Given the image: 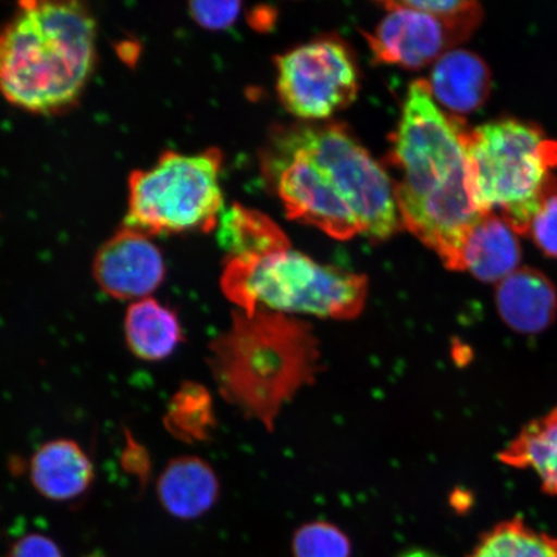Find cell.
<instances>
[{"mask_svg":"<svg viewBox=\"0 0 557 557\" xmlns=\"http://www.w3.org/2000/svg\"><path fill=\"white\" fill-rule=\"evenodd\" d=\"M468 132L461 117L438 107L429 82L418 79L404 100L388 157L399 173L394 186L401 225L453 271H459L466 235L484 214L470 187Z\"/></svg>","mask_w":557,"mask_h":557,"instance_id":"1","label":"cell"},{"mask_svg":"<svg viewBox=\"0 0 557 557\" xmlns=\"http://www.w3.org/2000/svg\"><path fill=\"white\" fill-rule=\"evenodd\" d=\"M208 366L222 398L273 431L285 404L317 381L322 352L315 331L304 320L268 310L236 311L228 330L209 345Z\"/></svg>","mask_w":557,"mask_h":557,"instance_id":"2","label":"cell"},{"mask_svg":"<svg viewBox=\"0 0 557 557\" xmlns=\"http://www.w3.org/2000/svg\"><path fill=\"white\" fill-rule=\"evenodd\" d=\"M96 20L79 2H23L0 27V95L52 114L72 107L96 65Z\"/></svg>","mask_w":557,"mask_h":557,"instance_id":"3","label":"cell"},{"mask_svg":"<svg viewBox=\"0 0 557 557\" xmlns=\"http://www.w3.org/2000/svg\"><path fill=\"white\" fill-rule=\"evenodd\" d=\"M469 180L480 211L497 213L518 234L557 191V143L539 125L505 117L469 131Z\"/></svg>","mask_w":557,"mask_h":557,"instance_id":"4","label":"cell"},{"mask_svg":"<svg viewBox=\"0 0 557 557\" xmlns=\"http://www.w3.org/2000/svg\"><path fill=\"white\" fill-rule=\"evenodd\" d=\"M221 289L239 311L351 320L368 298L364 275L329 267L288 248L260 257H228Z\"/></svg>","mask_w":557,"mask_h":557,"instance_id":"5","label":"cell"},{"mask_svg":"<svg viewBox=\"0 0 557 557\" xmlns=\"http://www.w3.org/2000/svg\"><path fill=\"white\" fill-rule=\"evenodd\" d=\"M218 149L198 154L166 151L128 184L124 226L146 235L211 232L224 212Z\"/></svg>","mask_w":557,"mask_h":557,"instance_id":"6","label":"cell"},{"mask_svg":"<svg viewBox=\"0 0 557 557\" xmlns=\"http://www.w3.org/2000/svg\"><path fill=\"white\" fill-rule=\"evenodd\" d=\"M277 148L301 151L325 172L351 208L361 233L383 240L398 232L394 181L344 125H299L282 132Z\"/></svg>","mask_w":557,"mask_h":557,"instance_id":"7","label":"cell"},{"mask_svg":"<svg viewBox=\"0 0 557 557\" xmlns=\"http://www.w3.org/2000/svg\"><path fill=\"white\" fill-rule=\"evenodd\" d=\"M275 64L278 99L301 120H326L357 99V62L339 39L312 40L278 55Z\"/></svg>","mask_w":557,"mask_h":557,"instance_id":"8","label":"cell"},{"mask_svg":"<svg viewBox=\"0 0 557 557\" xmlns=\"http://www.w3.org/2000/svg\"><path fill=\"white\" fill-rule=\"evenodd\" d=\"M276 187L290 220L315 226L334 239L361 233L357 218L322 169L304 152L277 148Z\"/></svg>","mask_w":557,"mask_h":557,"instance_id":"9","label":"cell"},{"mask_svg":"<svg viewBox=\"0 0 557 557\" xmlns=\"http://www.w3.org/2000/svg\"><path fill=\"white\" fill-rule=\"evenodd\" d=\"M388 11L373 34H366L374 59L404 69H421L436 62L453 46L469 37V27L401 2L381 3Z\"/></svg>","mask_w":557,"mask_h":557,"instance_id":"10","label":"cell"},{"mask_svg":"<svg viewBox=\"0 0 557 557\" xmlns=\"http://www.w3.org/2000/svg\"><path fill=\"white\" fill-rule=\"evenodd\" d=\"M165 271L163 255L149 235L127 226L104 242L94 260V277L103 294L131 304L151 297Z\"/></svg>","mask_w":557,"mask_h":557,"instance_id":"11","label":"cell"},{"mask_svg":"<svg viewBox=\"0 0 557 557\" xmlns=\"http://www.w3.org/2000/svg\"><path fill=\"white\" fill-rule=\"evenodd\" d=\"M29 479L41 497L67 503L88 492L94 484L95 466L73 438H53L33 453Z\"/></svg>","mask_w":557,"mask_h":557,"instance_id":"12","label":"cell"},{"mask_svg":"<svg viewBox=\"0 0 557 557\" xmlns=\"http://www.w3.org/2000/svg\"><path fill=\"white\" fill-rule=\"evenodd\" d=\"M496 306L508 329L539 334L555 323L557 289L541 270L519 268L497 284Z\"/></svg>","mask_w":557,"mask_h":557,"instance_id":"13","label":"cell"},{"mask_svg":"<svg viewBox=\"0 0 557 557\" xmlns=\"http://www.w3.org/2000/svg\"><path fill=\"white\" fill-rule=\"evenodd\" d=\"M220 480L212 466L197 456L171 459L157 479V497L171 517H203L218 503Z\"/></svg>","mask_w":557,"mask_h":557,"instance_id":"14","label":"cell"},{"mask_svg":"<svg viewBox=\"0 0 557 557\" xmlns=\"http://www.w3.org/2000/svg\"><path fill=\"white\" fill-rule=\"evenodd\" d=\"M521 246L518 233L497 213L487 212L466 235L459 271H468L485 283H499L519 269Z\"/></svg>","mask_w":557,"mask_h":557,"instance_id":"15","label":"cell"},{"mask_svg":"<svg viewBox=\"0 0 557 557\" xmlns=\"http://www.w3.org/2000/svg\"><path fill=\"white\" fill-rule=\"evenodd\" d=\"M429 86L436 103L451 115L470 114L490 97L492 73L479 54L450 50L435 62Z\"/></svg>","mask_w":557,"mask_h":557,"instance_id":"16","label":"cell"},{"mask_svg":"<svg viewBox=\"0 0 557 557\" xmlns=\"http://www.w3.org/2000/svg\"><path fill=\"white\" fill-rule=\"evenodd\" d=\"M123 331L131 354L151 363L169 359L184 339L177 313L152 297L128 306Z\"/></svg>","mask_w":557,"mask_h":557,"instance_id":"17","label":"cell"},{"mask_svg":"<svg viewBox=\"0 0 557 557\" xmlns=\"http://www.w3.org/2000/svg\"><path fill=\"white\" fill-rule=\"evenodd\" d=\"M498 459L511 468L533 469L541 479L542 491L557 496V407L525 424Z\"/></svg>","mask_w":557,"mask_h":557,"instance_id":"18","label":"cell"},{"mask_svg":"<svg viewBox=\"0 0 557 557\" xmlns=\"http://www.w3.org/2000/svg\"><path fill=\"white\" fill-rule=\"evenodd\" d=\"M218 238L228 257H260L290 248L273 220L255 209L234 205L222 212Z\"/></svg>","mask_w":557,"mask_h":557,"instance_id":"19","label":"cell"},{"mask_svg":"<svg viewBox=\"0 0 557 557\" xmlns=\"http://www.w3.org/2000/svg\"><path fill=\"white\" fill-rule=\"evenodd\" d=\"M215 423L212 396L200 383H183L166 404L164 426L181 442H207Z\"/></svg>","mask_w":557,"mask_h":557,"instance_id":"20","label":"cell"},{"mask_svg":"<svg viewBox=\"0 0 557 557\" xmlns=\"http://www.w3.org/2000/svg\"><path fill=\"white\" fill-rule=\"evenodd\" d=\"M468 557H557V539L515 518L486 532Z\"/></svg>","mask_w":557,"mask_h":557,"instance_id":"21","label":"cell"},{"mask_svg":"<svg viewBox=\"0 0 557 557\" xmlns=\"http://www.w3.org/2000/svg\"><path fill=\"white\" fill-rule=\"evenodd\" d=\"M351 552L350 539L332 522H308L292 540L294 557H351Z\"/></svg>","mask_w":557,"mask_h":557,"instance_id":"22","label":"cell"},{"mask_svg":"<svg viewBox=\"0 0 557 557\" xmlns=\"http://www.w3.org/2000/svg\"><path fill=\"white\" fill-rule=\"evenodd\" d=\"M528 234L543 253L557 259V191L549 195L542 205Z\"/></svg>","mask_w":557,"mask_h":557,"instance_id":"23","label":"cell"},{"mask_svg":"<svg viewBox=\"0 0 557 557\" xmlns=\"http://www.w3.org/2000/svg\"><path fill=\"white\" fill-rule=\"evenodd\" d=\"M242 12L240 2H193L190 15L208 30H225L235 24Z\"/></svg>","mask_w":557,"mask_h":557,"instance_id":"24","label":"cell"},{"mask_svg":"<svg viewBox=\"0 0 557 557\" xmlns=\"http://www.w3.org/2000/svg\"><path fill=\"white\" fill-rule=\"evenodd\" d=\"M7 557H62V554L47 535L33 533L13 543Z\"/></svg>","mask_w":557,"mask_h":557,"instance_id":"25","label":"cell"},{"mask_svg":"<svg viewBox=\"0 0 557 557\" xmlns=\"http://www.w3.org/2000/svg\"><path fill=\"white\" fill-rule=\"evenodd\" d=\"M396 557H438L434 553L429 552V549L423 548H409L407 552L401 553Z\"/></svg>","mask_w":557,"mask_h":557,"instance_id":"26","label":"cell"}]
</instances>
